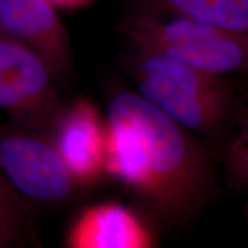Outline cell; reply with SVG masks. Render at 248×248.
<instances>
[{"label": "cell", "instance_id": "cell-4", "mask_svg": "<svg viewBox=\"0 0 248 248\" xmlns=\"http://www.w3.org/2000/svg\"><path fill=\"white\" fill-rule=\"evenodd\" d=\"M0 171L27 200L60 202L78 186L51 137L23 124L0 128Z\"/></svg>", "mask_w": 248, "mask_h": 248}, {"label": "cell", "instance_id": "cell-11", "mask_svg": "<svg viewBox=\"0 0 248 248\" xmlns=\"http://www.w3.org/2000/svg\"><path fill=\"white\" fill-rule=\"evenodd\" d=\"M55 9H77L84 7L93 0H47Z\"/></svg>", "mask_w": 248, "mask_h": 248}, {"label": "cell", "instance_id": "cell-8", "mask_svg": "<svg viewBox=\"0 0 248 248\" xmlns=\"http://www.w3.org/2000/svg\"><path fill=\"white\" fill-rule=\"evenodd\" d=\"M70 248H150L154 235L132 209L115 201L86 207L66 235Z\"/></svg>", "mask_w": 248, "mask_h": 248}, {"label": "cell", "instance_id": "cell-2", "mask_svg": "<svg viewBox=\"0 0 248 248\" xmlns=\"http://www.w3.org/2000/svg\"><path fill=\"white\" fill-rule=\"evenodd\" d=\"M124 63L139 94L200 139L214 155L228 154L244 138L246 105L225 75L132 48Z\"/></svg>", "mask_w": 248, "mask_h": 248}, {"label": "cell", "instance_id": "cell-6", "mask_svg": "<svg viewBox=\"0 0 248 248\" xmlns=\"http://www.w3.org/2000/svg\"><path fill=\"white\" fill-rule=\"evenodd\" d=\"M51 139L77 185H89L105 176L106 119L86 98L60 108L51 125Z\"/></svg>", "mask_w": 248, "mask_h": 248}, {"label": "cell", "instance_id": "cell-1", "mask_svg": "<svg viewBox=\"0 0 248 248\" xmlns=\"http://www.w3.org/2000/svg\"><path fill=\"white\" fill-rule=\"evenodd\" d=\"M106 124L105 175L138 195L162 221L187 224L215 195L214 154L138 92L115 93Z\"/></svg>", "mask_w": 248, "mask_h": 248}, {"label": "cell", "instance_id": "cell-3", "mask_svg": "<svg viewBox=\"0 0 248 248\" xmlns=\"http://www.w3.org/2000/svg\"><path fill=\"white\" fill-rule=\"evenodd\" d=\"M129 48L216 74L248 67V33H238L183 15L131 12L117 24Z\"/></svg>", "mask_w": 248, "mask_h": 248}, {"label": "cell", "instance_id": "cell-12", "mask_svg": "<svg viewBox=\"0 0 248 248\" xmlns=\"http://www.w3.org/2000/svg\"><path fill=\"white\" fill-rule=\"evenodd\" d=\"M11 239L7 237V234L5 233L4 230L1 229V226H0V247H4L6 245L11 243Z\"/></svg>", "mask_w": 248, "mask_h": 248}, {"label": "cell", "instance_id": "cell-9", "mask_svg": "<svg viewBox=\"0 0 248 248\" xmlns=\"http://www.w3.org/2000/svg\"><path fill=\"white\" fill-rule=\"evenodd\" d=\"M133 12L183 15L238 33H248V0H133Z\"/></svg>", "mask_w": 248, "mask_h": 248}, {"label": "cell", "instance_id": "cell-10", "mask_svg": "<svg viewBox=\"0 0 248 248\" xmlns=\"http://www.w3.org/2000/svg\"><path fill=\"white\" fill-rule=\"evenodd\" d=\"M27 213V199L9 185L0 171V226L11 240L21 233Z\"/></svg>", "mask_w": 248, "mask_h": 248}, {"label": "cell", "instance_id": "cell-7", "mask_svg": "<svg viewBox=\"0 0 248 248\" xmlns=\"http://www.w3.org/2000/svg\"><path fill=\"white\" fill-rule=\"evenodd\" d=\"M0 33L38 53L54 78L73 66L69 33L47 0H0Z\"/></svg>", "mask_w": 248, "mask_h": 248}, {"label": "cell", "instance_id": "cell-5", "mask_svg": "<svg viewBox=\"0 0 248 248\" xmlns=\"http://www.w3.org/2000/svg\"><path fill=\"white\" fill-rule=\"evenodd\" d=\"M53 79L38 53L0 33V109L23 125L51 128L61 108Z\"/></svg>", "mask_w": 248, "mask_h": 248}]
</instances>
